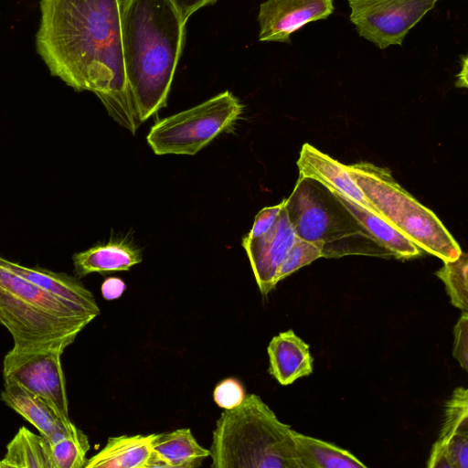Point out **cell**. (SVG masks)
Instances as JSON below:
<instances>
[{
    "mask_svg": "<svg viewBox=\"0 0 468 468\" xmlns=\"http://www.w3.org/2000/svg\"><path fill=\"white\" fill-rule=\"evenodd\" d=\"M270 373L282 385H289L313 372L309 345L287 330L273 336L268 346Z\"/></svg>",
    "mask_w": 468,
    "mask_h": 468,
    "instance_id": "obj_16",
    "label": "cell"
},
{
    "mask_svg": "<svg viewBox=\"0 0 468 468\" xmlns=\"http://www.w3.org/2000/svg\"><path fill=\"white\" fill-rule=\"evenodd\" d=\"M72 260L76 275L82 278L93 272L128 271L142 261V254L126 241L111 240L75 253Z\"/></svg>",
    "mask_w": 468,
    "mask_h": 468,
    "instance_id": "obj_19",
    "label": "cell"
},
{
    "mask_svg": "<svg viewBox=\"0 0 468 468\" xmlns=\"http://www.w3.org/2000/svg\"><path fill=\"white\" fill-rule=\"evenodd\" d=\"M0 265L61 300L73 303L95 316L100 314V308L93 294L72 276L38 267H27L2 256Z\"/></svg>",
    "mask_w": 468,
    "mask_h": 468,
    "instance_id": "obj_15",
    "label": "cell"
},
{
    "mask_svg": "<svg viewBox=\"0 0 468 468\" xmlns=\"http://www.w3.org/2000/svg\"><path fill=\"white\" fill-rule=\"evenodd\" d=\"M245 397V389L242 384L233 378L220 381L213 391L214 401L224 410L238 407L242 403Z\"/></svg>",
    "mask_w": 468,
    "mask_h": 468,
    "instance_id": "obj_26",
    "label": "cell"
},
{
    "mask_svg": "<svg viewBox=\"0 0 468 468\" xmlns=\"http://www.w3.org/2000/svg\"><path fill=\"white\" fill-rule=\"evenodd\" d=\"M123 1L40 0L36 49L52 76L76 91L93 92L134 134L140 123L123 59Z\"/></svg>",
    "mask_w": 468,
    "mask_h": 468,
    "instance_id": "obj_1",
    "label": "cell"
},
{
    "mask_svg": "<svg viewBox=\"0 0 468 468\" xmlns=\"http://www.w3.org/2000/svg\"><path fill=\"white\" fill-rule=\"evenodd\" d=\"M185 27L172 0L123 1V59L140 124L166 106L185 42Z\"/></svg>",
    "mask_w": 468,
    "mask_h": 468,
    "instance_id": "obj_2",
    "label": "cell"
},
{
    "mask_svg": "<svg viewBox=\"0 0 468 468\" xmlns=\"http://www.w3.org/2000/svg\"><path fill=\"white\" fill-rule=\"evenodd\" d=\"M0 468H55L49 441L21 426L7 443Z\"/></svg>",
    "mask_w": 468,
    "mask_h": 468,
    "instance_id": "obj_21",
    "label": "cell"
},
{
    "mask_svg": "<svg viewBox=\"0 0 468 468\" xmlns=\"http://www.w3.org/2000/svg\"><path fill=\"white\" fill-rule=\"evenodd\" d=\"M296 454L301 468L366 467L350 452L324 441L292 431Z\"/></svg>",
    "mask_w": 468,
    "mask_h": 468,
    "instance_id": "obj_22",
    "label": "cell"
},
{
    "mask_svg": "<svg viewBox=\"0 0 468 468\" xmlns=\"http://www.w3.org/2000/svg\"><path fill=\"white\" fill-rule=\"evenodd\" d=\"M321 257L323 248L319 243L297 238L278 270L277 282Z\"/></svg>",
    "mask_w": 468,
    "mask_h": 468,
    "instance_id": "obj_25",
    "label": "cell"
},
{
    "mask_svg": "<svg viewBox=\"0 0 468 468\" xmlns=\"http://www.w3.org/2000/svg\"><path fill=\"white\" fill-rule=\"evenodd\" d=\"M125 289V282L118 277L106 278L101 287L102 297L108 301L121 297Z\"/></svg>",
    "mask_w": 468,
    "mask_h": 468,
    "instance_id": "obj_30",
    "label": "cell"
},
{
    "mask_svg": "<svg viewBox=\"0 0 468 468\" xmlns=\"http://www.w3.org/2000/svg\"><path fill=\"white\" fill-rule=\"evenodd\" d=\"M453 352L454 358L461 367L467 370L468 368V314L463 311V314L456 323L454 329Z\"/></svg>",
    "mask_w": 468,
    "mask_h": 468,
    "instance_id": "obj_27",
    "label": "cell"
},
{
    "mask_svg": "<svg viewBox=\"0 0 468 468\" xmlns=\"http://www.w3.org/2000/svg\"><path fill=\"white\" fill-rule=\"evenodd\" d=\"M50 447L55 468H85L90 442L81 430L76 428Z\"/></svg>",
    "mask_w": 468,
    "mask_h": 468,
    "instance_id": "obj_24",
    "label": "cell"
},
{
    "mask_svg": "<svg viewBox=\"0 0 468 468\" xmlns=\"http://www.w3.org/2000/svg\"><path fill=\"white\" fill-rule=\"evenodd\" d=\"M297 166L299 176L314 179L325 187L345 195L365 209L380 217L350 176L346 165L305 143L300 151Z\"/></svg>",
    "mask_w": 468,
    "mask_h": 468,
    "instance_id": "obj_14",
    "label": "cell"
},
{
    "mask_svg": "<svg viewBox=\"0 0 468 468\" xmlns=\"http://www.w3.org/2000/svg\"><path fill=\"white\" fill-rule=\"evenodd\" d=\"M327 188V187H326ZM361 227L381 248L398 259H410L420 255L421 250L405 235L380 217L356 204L339 192L329 189Z\"/></svg>",
    "mask_w": 468,
    "mask_h": 468,
    "instance_id": "obj_20",
    "label": "cell"
},
{
    "mask_svg": "<svg viewBox=\"0 0 468 468\" xmlns=\"http://www.w3.org/2000/svg\"><path fill=\"white\" fill-rule=\"evenodd\" d=\"M208 456L210 451L197 441L190 429H178L156 433L151 468H194Z\"/></svg>",
    "mask_w": 468,
    "mask_h": 468,
    "instance_id": "obj_18",
    "label": "cell"
},
{
    "mask_svg": "<svg viewBox=\"0 0 468 468\" xmlns=\"http://www.w3.org/2000/svg\"><path fill=\"white\" fill-rule=\"evenodd\" d=\"M243 109L239 100L226 90L158 121L150 129L147 143L157 155H194L220 133L229 132Z\"/></svg>",
    "mask_w": 468,
    "mask_h": 468,
    "instance_id": "obj_7",
    "label": "cell"
},
{
    "mask_svg": "<svg viewBox=\"0 0 468 468\" xmlns=\"http://www.w3.org/2000/svg\"><path fill=\"white\" fill-rule=\"evenodd\" d=\"M346 167L380 218L421 250L442 261L461 255L459 244L439 218L407 192L388 169L367 162Z\"/></svg>",
    "mask_w": 468,
    "mask_h": 468,
    "instance_id": "obj_6",
    "label": "cell"
},
{
    "mask_svg": "<svg viewBox=\"0 0 468 468\" xmlns=\"http://www.w3.org/2000/svg\"><path fill=\"white\" fill-rule=\"evenodd\" d=\"M218 0H172L185 23H186L191 15L197 10L206 5H213Z\"/></svg>",
    "mask_w": 468,
    "mask_h": 468,
    "instance_id": "obj_29",
    "label": "cell"
},
{
    "mask_svg": "<svg viewBox=\"0 0 468 468\" xmlns=\"http://www.w3.org/2000/svg\"><path fill=\"white\" fill-rule=\"evenodd\" d=\"M1 400L32 424L49 443L72 432L77 427L55 406L11 378L4 379Z\"/></svg>",
    "mask_w": 468,
    "mask_h": 468,
    "instance_id": "obj_13",
    "label": "cell"
},
{
    "mask_svg": "<svg viewBox=\"0 0 468 468\" xmlns=\"http://www.w3.org/2000/svg\"><path fill=\"white\" fill-rule=\"evenodd\" d=\"M430 468L468 467V393L455 388L446 403L444 420L427 463Z\"/></svg>",
    "mask_w": 468,
    "mask_h": 468,
    "instance_id": "obj_12",
    "label": "cell"
},
{
    "mask_svg": "<svg viewBox=\"0 0 468 468\" xmlns=\"http://www.w3.org/2000/svg\"><path fill=\"white\" fill-rule=\"evenodd\" d=\"M96 316L0 265V324L16 348L74 342Z\"/></svg>",
    "mask_w": 468,
    "mask_h": 468,
    "instance_id": "obj_4",
    "label": "cell"
},
{
    "mask_svg": "<svg viewBox=\"0 0 468 468\" xmlns=\"http://www.w3.org/2000/svg\"><path fill=\"white\" fill-rule=\"evenodd\" d=\"M333 0H267L260 5L261 41L291 43V36L306 24L327 18Z\"/></svg>",
    "mask_w": 468,
    "mask_h": 468,
    "instance_id": "obj_11",
    "label": "cell"
},
{
    "mask_svg": "<svg viewBox=\"0 0 468 468\" xmlns=\"http://www.w3.org/2000/svg\"><path fill=\"white\" fill-rule=\"evenodd\" d=\"M441 0H347L358 35L380 49L401 46L408 33Z\"/></svg>",
    "mask_w": 468,
    "mask_h": 468,
    "instance_id": "obj_9",
    "label": "cell"
},
{
    "mask_svg": "<svg viewBox=\"0 0 468 468\" xmlns=\"http://www.w3.org/2000/svg\"><path fill=\"white\" fill-rule=\"evenodd\" d=\"M462 69L459 74L457 75V81L455 86L458 88H467V73H468V56L467 54L462 55L460 57Z\"/></svg>",
    "mask_w": 468,
    "mask_h": 468,
    "instance_id": "obj_31",
    "label": "cell"
},
{
    "mask_svg": "<svg viewBox=\"0 0 468 468\" xmlns=\"http://www.w3.org/2000/svg\"><path fill=\"white\" fill-rule=\"evenodd\" d=\"M284 207L296 237L319 243L324 258L390 255L334 194L314 179L299 176L292 194L284 199Z\"/></svg>",
    "mask_w": 468,
    "mask_h": 468,
    "instance_id": "obj_5",
    "label": "cell"
},
{
    "mask_svg": "<svg viewBox=\"0 0 468 468\" xmlns=\"http://www.w3.org/2000/svg\"><path fill=\"white\" fill-rule=\"evenodd\" d=\"M156 433L110 437L85 468H151Z\"/></svg>",
    "mask_w": 468,
    "mask_h": 468,
    "instance_id": "obj_17",
    "label": "cell"
},
{
    "mask_svg": "<svg viewBox=\"0 0 468 468\" xmlns=\"http://www.w3.org/2000/svg\"><path fill=\"white\" fill-rule=\"evenodd\" d=\"M292 431L259 396L246 395L217 420L211 467L301 468Z\"/></svg>",
    "mask_w": 468,
    "mask_h": 468,
    "instance_id": "obj_3",
    "label": "cell"
},
{
    "mask_svg": "<svg viewBox=\"0 0 468 468\" xmlns=\"http://www.w3.org/2000/svg\"><path fill=\"white\" fill-rule=\"evenodd\" d=\"M436 275L445 284L453 306L467 312L468 309V258L462 252L454 261H443Z\"/></svg>",
    "mask_w": 468,
    "mask_h": 468,
    "instance_id": "obj_23",
    "label": "cell"
},
{
    "mask_svg": "<svg viewBox=\"0 0 468 468\" xmlns=\"http://www.w3.org/2000/svg\"><path fill=\"white\" fill-rule=\"evenodd\" d=\"M284 199L278 205L263 207L256 215L253 226L250 232L245 236L248 239H255L264 235L272 227L278 217Z\"/></svg>",
    "mask_w": 468,
    "mask_h": 468,
    "instance_id": "obj_28",
    "label": "cell"
},
{
    "mask_svg": "<svg viewBox=\"0 0 468 468\" xmlns=\"http://www.w3.org/2000/svg\"><path fill=\"white\" fill-rule=\"evenodd\" d=\"M297 239L284 204L272 227L264 235L242 239L261 292L267 295L276 286L278 270Z\"/></svg>",
    "mask_w": 468,
    "mask_h": 468,
    "instance_id": "obj_10",
    "label": "cell"
},
{
    "mask_svg": "<svg viewBox=\"0 0 468 468\" xmlns=\"http://www.w3.org/2000/svg\"><path fill=\"white\" fill-rule=\"evenodd\" d=\"M71 344L63 340L33 347H12L3 360L4 379L16 380L69 418L61 355Z\"/></svg>",
    "mask_w": 468,
    "mask_h": 468,
    "instance_id": "obj_8",
    "label": "cell"
}]
</instances>
